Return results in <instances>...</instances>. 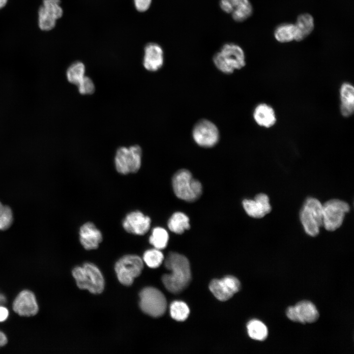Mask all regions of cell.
<instances>
[{
	"label": "cell",
	"instance_id": "obj_1",
	"mask_svg": "<svg viewBox=\"0 0 354 354\" xmlns=\"http://www.w3.org/2000/svg\"><path fill=\"white\" fill-rule=\"evenodd\" d=\"M165 266L171 272L164 274L162 282L170 292L177 294L187 287L191 279L190 264L184 256L176 252L169 253L166 258Z\"/></svg>",
	"mask_w": 354,
	"mask_h": 354
},
{
	"label": "cell",
	"instance_id": "obj_2",
	"mask_svg": "<svg viewBox=\"0 0 354 354\" xmlns=\"http://www.w3.org/2000/svg\"><path fill=\"white\" fill-rule=\"evenodd\" d=\"M212 61L216 68L227 75L243 68L246 65L245 55L241 47L235 43L225 44L216 53Z\"/></svg>",
	"mask_w": 354,
	"mask_h": 354
},
{
	"label": "cell",
	"instance_id": "obj_3",
	"mask_svg": "<svg viewBox=\"0 0 354 354\" xmlns=\"http://www.w3.org/2000/svg\"><path fill=\"white\" fill-rule=\"evenodd\" d=\"M172 186L176 196L188 202L197 200L202 193V184L194 178L191 172L186 169L179 170L174 174Z\"/></svg>",
	"mask_w": 354,
	"mask_h": 354
},
{
	"label": "cell",
	"instance_id": "obj_4",
	"mask_svg": "<svg viewBox=\"0 0 354 354\" xmlns=\"http://www.w3.org/2000/svg\"><path fill=\"white\" fill-rule=\"evenodd\" d=\"M72 275L80 289H87L92 294L101 293L104 289V279L98 268L91 263L75 267Z\"/></svg>",
	"mask_w": 354,
	"mask_h": 354
},
{
	"label": "cell",
	"instance_id": "obj_5",
	"mask_svg": "<svg viewBox=\"0 0 354 354\" xmlns=\"http://www.w3.org/2000/svg\"><path fill=\"white\" fill-rule=\"evenodd\" d=\"M142 157V149L138 145L118 148L114 159L116 171L123 175L138 172L141 166Z\"/></svg>",
	"mask_w": 354,
	"mask_h": 354
},
{
	"label": "cell",
	"instance_id": "obj_6",
	"mask_svg": "<svg viewBox=\"0 0 354 354\" xmlns=\"http://www.w3.org/2000/svg\"><path fill=\"white\" fill-rule=\"evenodd\" d=\"M299 215L306 233L312 236H317L323 226V205L316 198H308L304 202Z\"/></svg>",
	"mask_w": 354,
	"mask_h": 354
},
{
	"label": "cell",
	"instance_id": "obj_7",
	"mask_svg": "<svg viewBox=\"0 0 354 354\" xmlns=\"http://www.w3.org/2000/svg\"><path fill=\"white\" fill-rule=\"evenodd\" d=\"M140 306L146 314L153 317H159L165 313L167 301L164 294L153 287L143 289L139 294Z\"/></svg>",
	"mask_w": 354,
	"mask_h": 354
},
{
	"label": "cell",
	"instance_id": "obj_8",
	"mask_svg": "<svg viewBox=\"0 0 354 354\" xmlns=\"http://www.w3.org/2000/svg\"><path fill=\"white\" fill-rule=\"evenodd\" d=\"M144 267L141 258L135 255H127L116 263L115 271L119 281L125 286L131 285Z\"/></svg>",
	"mask_w": 354,
	"mask_h": 354
},
{
	"label": "cell",
	"instance_id": "obj_9",
	"mask_svg": "<svg viewBox=\"0 0 354 354\" xmlns=\"http://www.w3.org/2000/svg\"><path fill=\"white\" fill-rule=\"evenodd\" d=\"M350 210L346 202L332 199L323 205V226L328 231H334L342 224L345 214Z\"/></svg>",
	"mask_w": 354,
	"mask_h": 354
},
{
	"label": "cell",
	"instance_id": "obj_10",
	"mask_svg": "<svg viewBox=\"0 0 354 354\" xmlns=\"http://www.w3.org/2000/svg\"><path fill=\"white\" fill-rule=\"evenodd\" d=\"M192 137L194 142L199 146L209 148L218 143L220 132L215 123L207 119L202 118L194 125Z\"/></svg>",
	"mask_w": 354,
	"mask_h": 354
},
{
	"label": "cell",
	"instance_id": "obj_11",
	"mask_svg": "<svg viewBox=\"0 0 354 354\" xmlns=\"http://www.w3.org/2000/svg\"><path fill=\"white\" fill-rule=\"evenodd\" d=\"M60 0H43L38 11V24L40 30L48 31L55 27L57 20L63 15Z\"/></svg>",
	"mask_w": 354,
	"mask_h": 354
},
{
	"label": "cell",
	"instance_id": "obj_12",
	"mask_svg": "<svg viewBox=\"0 0 354 354\" xmlns=\"http://www.w3.org/2000/svg\"><path fill=\"white\" fill-rule=\"evenodd\" d=\"M209 288L216 298L224 301L239 291L240 283L236 277L229 275L220 279L212 280L209 284Z\"/></svg>",
	"mask_w": 354,
	"mask_h": 354
},
{
	"label": "cell",
	"instance_id": "obj_13",
	"mask_svg": "<svg viewBox=\"0 0 354 354\" xmlns=\"http://www.w3.org/2000/svg\"><path fill=\"white\" fill-rule=\"evenodd\" d=\"M150 217L140 210H134L126 214L122 222L124 230L135 235H144L150 227Z\"/></svg>",
	"mask_w": 354,
	"mask_h": 354
},
{
	"label": "cell",
	"instance_id": "obj_14",
	"mask_svg": "<svg viewBox=\"0 0 354 354\" xmlns=\"http://www.w3.org/2000/svg\"><path fill=\"white\" fill-rule=\"evenodd\" d=\"M242 206L246 213L255 218L263 217L271 210L268 197L264 193L257 194L254 200H244Z\"/></svg>",
	"mask_w": 354,
	"mask_h": 354
},
{
	"label": "cell",
	"instance_id": "obj_15",
	"mask_svg": "<svg viewBox=\"0 0 354 354\" xmlns=\"http://www.w3.org/2000/svg\"><path fill=\"white\" fill-rule=\"evenodd\" d=\"M13 308L20 316H32L38 311V307L34 294L30 291H22L15 299Z\"/></svg>",
	"mask_w": 354,
	"mask_h": 354
},
{
	"label": "cell",
	"instance_id": "obj_16",
	"mask_svg": "<svg viewBox=\"0 0 354 354\" xmlns=\"http://www.w3.org/2000/svg\"><path fill=\"white\" fill-rule=\"evenodd\" d=\"M79 234L81 244L88 250L97 249L103 239L101 232L91 222L83 224L79 229Z\"/></svg>",
	"mask_w": 354,
	"mask_h": 354
},
{
	"label": "cell",
	"instance_id": "obj_17",
	"mask_svg": "<svg viewBox=\"0 0 354 354\" xmlns=\"http://www.w3.org/2000/svg\"><path fill=\"white\" fill-rule=\"evenodd\" d=\"M164 64V53L162 47L155 43H149L144 48L143 64L150 72L159 70Z\"/></svg>",
	"mask_w": 354,
	"mask_h": 354
},
{
	"label": "cell",
	"instance_id": "obj_18",
	"mask_svg": "<svg viewBox=\"0 0 354 354\" xmlns=\"http://www.w3.org/2000/svg\"><path fill=\"white\" fill-rule=\"evenodd\" d=\"M253 118L257 125L266 128L272 127L277 121L274 109L265 103H260L255 107Z\"/></svg>",
	"mask_w": 354,
	"mask_h": 354
},
{
	"label": "cell",
	"instance_id": "obj_19",
	"mask_svg": "<svg viewBox=\"0 0 354 354\" xmlns=\"http://www.w3.org/2000/svg\"><path fill=\"white\" fill-rule=\"evenodd\" d=\"M340 111L345 118L351 116L354 111V88L349 82H344L339 89Z\"/></svg>",
	"mask_w": 354,
	"mask_h": 354
},
{
	"label": "cell",
	"instance_id": "obj_20",
	"mask_svg": "<svg viewBox=\"0 0 354 354\" xmlns=\"http://www.w3.org/2000/svg\"><path fill=\"white\" fill-rule=\"evenodd\" d=\"M294 308L296 322L302 324L312 323L317 321L319 313L315 305L310 301L303 300L298 302Z\"/></svg>",
	"mask_w": 354,
	"mask_h": 354
},
{
	"label": "cell",
	"instance_id": "obj_21",
	"mask_svg": "<svg viewBox=\"0 0 354 354\" xmlns=\"http://www.w3.org/2000/svg\"><path fill=\"white\" fill-rule=\"evenodd\" d=\"M295 27V39L301 41L309 35L314 29L315 23L313 17L310 14L305 13L297 17Z\"/></svg>",
	"mask_w": 354,
	"mask_h": 354
},
{
	"label": "cell",
	"instance_id": "obj_22",
	"mask_svg": "<svg viewBox=\"0 0 354 354\" xmlns=\"http://www.w3.org/2000/svg\"><path fill=\"white\" fill-rule=\"evenodd\" d=\"M233 11L232 18L236 22H242L249 18L253 13V7L249 0H229Z\"/></svg>",
	"mask_w": 354,
	"mask_h": 354
},
{
	"label": "cell",
	"instance_id": "obj_23",
	"mask_svg": "<svg viewBox=\"0 0 354 354\" xmlns=\"http://www.w3.org/2000/svg\"><path fill=\"white\" fill-rule=\"evenodd\" d=\"M168 227L172 232L181 234L190 228L189 219L185 214L181 212H176L169 219Z\"/></svg>",
	"mask_w": 354,
	"mask_h": 354
},
{
	"label": "cell",
	"instance_id": "obj_24",
	"mask_svg": "<svg viewBox=\"0 0 354 354\" xmlns=\"http://www.w3.org/2000/svg\"><path fill=\"white\" fill-rule=\"evenodd\" d=\"M274 36L279 42L285 43L295 39L294 24L283 23L278 25L274 31Z\"/></svg>",
	"mask_w": 354,
	"mask_h": 354
},
{
	"label": "cell",
	"instance_id": "obj_25",
	"mask_svg": "<svg viewBox=\"0 0 354 354\" xmlns=\"http://www.w3.org/2000/svg\"><path fill=\"white\" fill-rule=\"evenodd\" d=\"M247 328L249 336L253 339L264 341L267 337V328L260 321L257 320L250 321L247 324Z\"/></svg>",
	"mask_w": 354,
	"mask_h": 354
},
{
	"label": "cell",
	"instance_id": "obj_26",
	"mask_svg": "<svg viewBox=\"0 0 354 354\" xmlns=\"http://www.w3.org/2000/svg\"><path fill=\"white\" fill-rule=\"evenodd\" d=\"M169 240V235L163 228L156 227L154 228L149 237V243L155 248L161 250L165 248Z\"/></svg>",
	"mask_w": 354,
	"mask_h": 354
},
{
	"label": "cell",
	"instance_id": "obj_27",
	"mask_svg": "<svg viewBox=\"0 0 354 354\" xmlns=\"http://www.w3.org/2000/svg\"><path fill=\"white\" fill-rule=\"evenodd\" d=\"M86 67L80 61L72 63L66 70V77L69 82L77 85L85 76Z\"/></svg>",
	"mask_w": 354,
	"mask_h": 354
},
{
	"label": "cell",
	"instance_id": "obj_28",
	"mask_svg": "<svg viewBox=\"0 0 354 354\" xmlns=\"http://www.w3.org/2000/svg\"><path fill=\"white\" fill-rule=\"evenodd\" d=\"M190 310L184 302L175 301L170 305V314L172 318L177 321H184L188 317Z\"/></svg>",
	"mask_w": 354,
	"mask_h": 354
},
{
	"label": "cell",
	"instance_id": "obj_29",
	"mask_svg": "<svg viewBox=\"0 0 354 354\" xmlns=\"http://www.w3.org/2000/svg\"><path fill=\"white\" fill-rule=\"evenodd\" d=\"M143 260L148 267L157 268L162 263L164 255L160 250L154 248L145 251Z\"/></svg>",
	"mask_w": 354,
	"mask_h": 354
},
{
	"label": "cell",
	"instance_id": "obj_30",
	"mask_svg": "<svg viewBox=\"0 0 354 354\" xmlns=\"http://www.w3.org/2000/svg\"><path fill=\"white\" fill-rule=\"evenodd\" d=\"M13 221V213L11 209L7 206L3 205L0 202V230L8 229Z\"/></svg>",
	"mask_w": 354,
	"mask_h": 354
},
{
	"label": "cell",
	"instance_id": "obj_31",
	"mask_svg": "<svg viewBox=\"0 0 354 354\" xmlns=\"http://www.w3.org/2000/svg\"><path fill=\"white\" fill-rule=\"evenodd\" d=\"M76 86L79 93L82 94H91L95 91L93 81L87 76H85Z\"/></svg>",
	"mask_w": 354,
	"mask_h": 354
},
{
	"label": "cell",
	"instance_id": "obj_32",
	"mask_svg": "<svg viewBox=\"0 0 354 354\" xmlns=\"http://www.w3.org/2000/svg\"><path fill=\"white\" fill-rule=\"evenodd\" d=\"M135 7L137 11L143 12L148 10L151 3L152 0H133Z\"/></svg>",
	"mask_w": 354,
	"mask_h": 354
},
{
	"label": "cell",
	"instance_id": "obj_33",
	"mask_svg": "<svg viewBox=\"0 0 354 354\" xmlns=\"http://www.w3.org/2000/svg\"><path fill=\"white\" fill-rule=\"evenodd\" d=\"M219 4L220 8L224 12L231 14L233 8L229 0H220Z\"/></svg>",
	"mask_w": 354,
	"mask_h": 354
},
{
	"label": "cell",
	"instance_id": "obj_34",
	"mask_svg": "<svg viewBox=\"0 0 354 354\" xmlns=\"http://www.w3.org/2000/svg\"><path fill=\"white\" fill-rule=\"evenodd\" d=\"M8 310L5 307L0 305V322L4 321L8 317Z\"/></svg>",
	"mask_w": 354,
	"mask_h": 354
},
{
	"label": "cell",
	"instance_id": "obj_35",
	"mask_svg": "<svg viewBox=\"0 0 354 354\" xmlns=\"http://www.w3.org/2000/svg\"><path fill=\"white\" fill-rule=\"evenodd\" d=\"M7 342V340L5 335L0 331V347L5 345Z\"/></svg>",
	"mask_w": 354,
	"mask_h": 354
},
{
	"label": "cell",
	"instance_id": "obj_36",
	"mask_svg": "<svg viewBox=\"0 0 354 354\" xmlns=\"http://www.w3.org/2000/svg\"><path fill=\"white\" fill-rule=\"evenodd\" d=\"M6 302V298L2 294H0V305H3Z\"/></svg>",
	"mask_w": 354,
	"mask_h": 354
},
{
	"label": "cell",
	"instance_id": "obj_37",
	"mask_svg": "<svg viewBox=\"0 0 354 354\" xmlns=\"http://www.w3.org/2000/svg\"><path fill=\"white\" fill-rule=\"evenodd\" d=\"M7 0H0V9L6 4Z\"/></svg>",
	"mask_w": 354,
	"mask_h": 354
}]
</instances>
